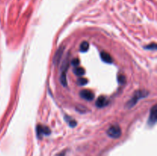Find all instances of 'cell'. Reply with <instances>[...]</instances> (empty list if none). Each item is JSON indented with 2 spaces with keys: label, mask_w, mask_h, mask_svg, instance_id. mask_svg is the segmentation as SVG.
Returning a JSON list of instances; mask_svg holds the SVG:
<instances>
[{
  "label": "cell",
  "mask_w": 157,
  "mask_h": 156,
  "mask_svg": "<svg viewBox=\"0 0 157 156\" xmlns=\"http://www.w3.org/2000/svg\"><path fill=\"white\" fill-rule=\"evenodd\" d=\"M148 94L149 92L147 91V90H137L136 92H135L134 95L130 99V100H129L128 102L126 104V108L130 109L132 107H133L137 103L140 99L147 97L148 96Z\"/></svg>",
  "instance_id": "6da1fadb"
},
{
  "label": "cell",
  "mask_w": 157,
  "mask_h": 156,
  "mask_svg": "<svg viewBox=\"0 0 157 156\" xmlns=\"http://www.w3.org/2000/svg\"><path fill=\"white\" fill-rule=\"evenodd\" d=\"M68 55H67V58L63 62L62 66L61 68V76H60V81H61V84L64 87H67V71L69 67V61H68Z\"/></svg>",
  "instance_id": "7a4b0ae2"
},
{
  "label": "cell",
  "mask_w": 157,
  "mask_h": 156,
  "mask_svg": "<svg viewBox=\"0 0 157 156\" xmlns=\"http://www.w3.org/2000/svg\"><path fill=\"white\" fill-rule=\"evenodd\" d=\"M121 128L118 125H113L107 129V134L112 139H118L121 136Z\"/></svg>",
  "instance_id": "3957f363"
},
{
  "label": "cell",
  "mask_w": 157,
  "mask_h": 156,
  "mask_svg": "<svg viewBox=\"0 0 157 156\" xmlns=\"http://www.w3.org/2000/svg\"><path fill=\"white\" fill-rule=\"evenodd\" d=\"M156 118H157V109L156 106H153V108L150 110V116H149L148 119V124L150 126H153V125H155L156 122Z\"/></svg>",
  "instance_id": "277c9868"
},
{
  "label": "cell",
  "mask_w": 157,
  "mask_h": 156,
  "mask_svg": "<svg viewBox=\"0 0 157 156\" xmlns=\"http://www.w3.org/2000/svg\"><path fill=\"white\" fill-rule=\"evenodd\" d=\"M37 136L39 139H41L43 136H48L51 133V129L47 126H43V125H38L37 127Z\"/></svg>",
  "instance_id": "5b68a950"
},
{
  "label": "cell",
  "mask_w": 157,
  "mask_h": 156,
  "mask_svg": "<svg viewBox=\"0 0 157 156\" xmlns=\"http://www.w3.org/2000/svg\"><path fill=\"white\" fill-rule=\"evenodd\" d=\"M80 96L86 100H92L94 98V94L93 92L88 90H82L80 93Z\"/></svg>",
  "instance_id": "8992f818"
},
{
  "label": "cell",
  "mask_w": 157,
  "mask_h": 156,
  "mask_svg": "<svg viewBox=\"0 0 157 156\" xmlns=\"http://www.w3.org/2000/svg\"><path fill=\"white\" fill-rule=\"evenodd\" d=\"M108 105V100L104 96H100L96 101V106L98 108H103Z\"/></svg>",
  "instance_id": "52a82bcc"
},
{
  "label": "cell",
  "mask_w": 157,
  "mask_h": 156,
  "mask_svg": "<svg viewBox=\"0 0 157 156\" xmlns=\"http://www.w3.org/2000/svg\"><path fill=\"white\" fill-rule=\"evenodd\" d=\"M63 52H64V47H61L58 48V50H57L56 53H55V57H54V59H53V63L55 65H58L60 62V60H61V56L63 54Z\"/></svg>",
  "instance_id": "ba28073f"
},
{
  "label": "cell",
  "mask_w": 157,
  "mask_h": 156,
  "mask_svg": "<svg viewBox=\"0 0 157 156\" xmlns=\"http://www.w3.org/2000/svg\"><path fill=\"white\" fill-rule=\"evenodd\" d=\"M101 58L104 62L107 63V64H110V63L113 62V59H112L111 56H110V54H108L107 52H105V51L101 52Z\"/></svg>",
  "instance_id": "9c48e42d"
},
{
  "label": "cell",
  "mask_w": 157,
  "mask_h": 156,
  "mask_svg": "<svg viewBox=\"0 0 157 156\" xmlns=\"http://www.w3.org/2000/svg\"><path fill=\"white\" fill-rule=\"evenodd\" d=\"M74 73L77 75V76H82V75L84 74L85 73V70L83 67H75V68L74 69Z\"/></svg>",
  "instance_id": "30bf717a"
},
{
  "label": "cell",
  "mask_w": 157,
  "mask_h": 156,
  "mask_svg": "<svg viewBox=\"0 0 157 156\" xmlns=\"http://www.w3.org/2000/svg\"><path fill=\"white\" fill-rule=\"evenodd\" d=\"M89 49V44L87 41H83L80 45V50L81 52H86Z\"/></svg>",
  "instance_id": "8fae6325"
},
{
  "label": "cell",
  "mask_w": 157,
  "mask_h": 156,
  "mask_svg": "<svg viewBox=\"0 0 157 156\" xmlns=\"http://www.w3.org/2000/svg\"><path fill=\"white\" fill-rule=\"evenodd\" d=\"M87 82H88V80H87L86 78L81 77V78H79V79L78 80V85H80V86L86 85V84H87Z\"/></svg>",
  "instance_id": "7c38bea8"
},
{
  "label": "cell",
  "mask_w": 157,
  "mask_h": 156,
  "mask_svg": "<svg viewBox=\"0 0 157 156\" xmlns=\"http://www.w3.org/2000/svg\"><path fill=\"white\" fill-rule=\"evenodd\" d=\"M117 80H118V82H119V84H125V83H126L125 76H124V75H123V74L118 75Z\"/></svg>",
  "instance_id": "4fadbf2b"
},
{
  "label": "cell",
  "mask_w": 157,
  "mask_h": 156,
  "mask_svg": "<svg viewBox=\"0 0 157 156\" xmlns=\"http://www.w3.org/2000/svg\"><path fill=\"white\" fill-rule=\"evenodd\" d=\"M66 121H67V122H68L69 125L71 127H75V125H77V122L76 121L74 120V119H72L71 118H68V117H66Z\"/></svg>",
  "instance_id": "5bb4252c"
},
{
  "label": "cell",
  "mask_w": 157,
  "mask_h": 156,
  "mask_svg": "<svg viewBox=\"0 0 157 156\" xmlns=\"http://www.w3.org/2000/svg\"><path fill=\"white\" fill-rule=\"evenodd\" d=\"M80 64V61L78 58H74L71 61V64L74 66V67H78Z\"/></svg>",
  "instance_id": "9a60e30c"
},
{
  "label": "cell",
  "mask_w": 157,
  "mask_h": 156,
  "mask_svg": "<svg viewBox=\"0 0 157 156\" xmlns=\"http://www.w3.org/2000/svg\"><path fill=\"white\" fill-rule=\"evenodd\" d=\"M146 48L147 49H151V50H155V49L156 48V44H155V43H153V44H150V45L147 46L146 47Z\"/></svg>",
  "instance_id": "2e32d148"
},
{
  "label": "cell",
  "mask_w": 157,
  "mask_h": 156,
  "mask_svg": "<svg viewBox=\"0 0 157 156\" xmlns=\"http://www.w3.org/2000/svg\"><path fill=\"white\" fill-rule=\"evenodd\" d=\"M65 151H62L61 153H60L58 156H65Z\"/></svg>",
  "instance_id": "e0dca14e"
}]
</instances>
